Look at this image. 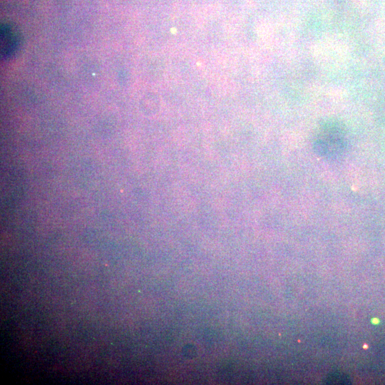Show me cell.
<instances>
[{
	"mask_svg": "<svg viewBox=\"0 0 385 385\" xmlns=\"http://www.w3.org/2000/svg\"><path fill=\"white\" fill-rule=\"evenodd\" d=\"M346 145L344 133L336 124H327L314 143V150L320 155L333 156L342 152Z\"/></svg>",
	"mask_w": 385,
	"mask_h": 385,
	"instance_id": "cell-1",
	"label": "cell"
}]
</instances>
